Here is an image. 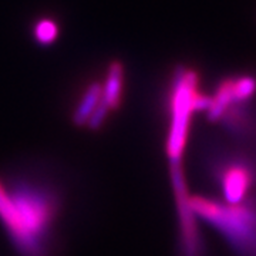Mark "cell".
Wrapping results in <instances>:
<instances>
[{
	"instance_id": "cell-1",
	"label": "cell",
	"mask_w": 256,
	"mask_h": 256,
	"mask_svg": "<svg viewBox=\"0 0 256 256\" xmlns=\"http://www.w3.org/2000/svg\"><path fill=\"white\" fill-rule=\"evenodd\" d=\"M54 214L46 192L18 188L10 194L0 182V220L24 256H43V239Z\"/></svg>"
},
{
	"instance_id": "cell-2",
	"label": "cell",
	"mask_w": 256,
	"mask_h": 256,
	"mask_svg": "<svg viewBox=\"0 0 256 256\" xmlns=\"http://www.w3.org/2000/svg\"><path fill=\"white\" fill-rule=\"evenodd\" d=\"M191 210L218 230L239 256H256V200L228 204L202 195H192Z\"/></svg>"
},
{
	"instance_id": "cell-3",
	"label": "cell",
	"mask_w": 256,
	"mask_h": 256,
	"mask_svg": "<svg viewBox=\"0 0 256 256\" xmlns=\"http://www.w3.org/2000/svg\"><path fill=\"white\" fill-rule=\"evenodd\" d=\"M208 96L200 90V77L190 67L174 72L170 92V128L166 137V156L170 166H182V156L191 121L196 111H205Z\"/></svg>"
},
{
	"instance_id": "cell-4",
	"label": "cell",
	"mask_w": 256,
	"mask_h": 256,
	"mask_svg": "<svg viewBox=\"0 0 256 256\" xmlns=\"http://www.w3.org/2000/svg\"><path fill=\"white\" fill-rule=\"evenodd\" d=\"M215 180L228 204H240L250 198L256 182V168L246 156H228L216 161Z\"/></svg>"
},
{
	"instance_id": "cell-5",
	"label": "cell",
	"mask_w": 256,
	"mask_h": 256,
	"mask_svg": "<svg viewBox=\"0 0 256 256\" xmlns=\"http://www.w3.org/2000/svg\"><path fill=\"white\" fill-rule=\"evenodd\" d=\"M122 82H124V68L118 62L111 63L107 78L102 86V97L101 101L108 107V110L116 108L121 101L122 92Z\"/></svg>"
},
{
	"instance_id": "cell-6",
	"label": "cell",
	"mask_w": 256,
	"mask_h": 256,
	"mask_svg": "<svg viewBox=\"0 0 256 256\" xmlns=\"http://www.w3.org/2000/svg\"><path fill=\"white\" fill-rule=\"evenodd\" d=\"M102 97V86L100 82H92V86L87 88V92H84L80 104L77 106V108L74 111V122L82 126L87 124L88 120L92 116V112L98 107Z\"/></svg>"
},
{
	"instance_id": "cell-7",
	"label": "cell",
	"mask_w": 256,
	"mask_h": 256,
	"mask_svg": "<svg viewBox=\"0 0 256 256\" xmlns=\"http://www.w3.org/2000/svg\"><path fill=\"white\" fill-rule=\"evenodd\" d=\"M58 34V30L54 22L52 20H42L38 22L34 28V37L37 38L38 43L42 44H50L56 40V37Z\"/></svg>"
}]
</instances>
